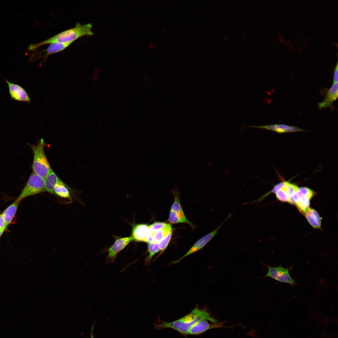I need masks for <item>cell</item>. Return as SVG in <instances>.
Returning a JSON list of instances; mask_svg holds the SVG:
<instances>
[{"label": "cell", "mask_w": 338, "mask_h": 338, "mask_svg": "<svg viewBox=\"0 0 338 338\" xmlns=\"http://www.w3.org/2000/svg\"><path fill=\"white\" fill-rule=\"evenodd\" d=\"M167 223L161 222H156L149 226V231L153 233L154 232L164 227Z\"/></svg>", "instance_id": "26"}, {"label": "cell", "mask_w": 338, "mask_h": 338, "mask_svg": "<svg viewBox=\"0 0 338 338\" xmlns=\"http://www.w3.org/2000/svg\"><path fill=\"white\" fill-rule=\"evenodd\" d=\"M92 27V25L90 23L82 24L77 23L73 28L63 31L42 42L30 44L28 48V50H34L43 45L52 43L73 42L82 36L92 35L93 33L91 30Z\"/></svg>", "instance_id": "2"}, {"label": "cell", "mask_w": 338, "mask_h": 338, "mask_svg": "<svg viewBox=\"0 0 338 338\" xmlns=\"http://www.w3.org/2000/svg\"><path fill=\"white\" fill-rule=\"evenodd\" d=\"M171 210L175 212L183 223H187L191 227L192 224L186 217L180 203L179 195L177 193H174V200L171 207Z\"/></svg>", "instance_id": "18"}, {"label": "cell", "mask_w": 338, "mask_h": 338, "mask_svg": "<svg viewBox=\"0 0 338 338\" xmlns=\"http://www.w3.org/2000/svg\"><path fill=\"white\" fill-rule=\"evenodd\" d=\"M60 180L59 178L53 170L44 178L46 191L53 194L55 186Z\"/></svg>", "instance_id": "19"}, {"label": "cell", "mask_w": 338, "mask_h": 338, "mask_svg": "<svg viewBox=\"0 0 338 338\" xmlns=\"http://www.w3.org/2000/svg\"><path fill=\"white\" fill-rule=\"evenodd\" d=\"M147 249L149 254L145 259V264H146L150 263L153 256L160 251L158 243L155 242L148 243Z\"/></svg>", "instance_id": "21"}, {"label": "cell", "mask_w": 338, "mask_h": 338, "mask_svg": "<svg viewBox=\"0 0 338 338\" xmlns=\"http://www.w3.org/2000/svg\"><path fill=\"white\" fill-rule=\"evenodd\" d=\"M4 231L0 229V237H1V236L3 232H4Z\"/></svg>", "instance_id": "31"}, {"label": "cell", "mask_w": 338, "mask_h": 338, "mask_svg": "<svg viewBox=\"0 0 338 338\" xmlns=\"http://www.w3.org/2000/svg\"><path fill=\"white\" fill-rule=\"evenodd\" d=\"M304 214L308 223L314 228H321L320 218L316 211L313 208H309Z\"/></svg>", "instance_id": "16"}, {"label": "cell", "mask_w": 338, "mask_h": 338, "mask_svg": "<svg viewBox=\"0 0 338 338\" xmlns=\"http://www.w3.org/2000/svg\"><path fill=\"white\" fill-rule=\"evenodd\" d=\"M7 227L2 214H0V229L4 231Z\"/></svg>", "instance_id": "30"}, {"label": "cell", "mask_w": 338, "mask_h": 338, "mask_svg": "<svg viewBox=\"0 0 338 338\" xmlns=\"http://www.w3.org/2000/svg\"><path fill=\"white\" fill-rule=\"evenodd\" d=\"M172 231V230L171 225L167 224L164 227L155 232L153 233L154 242L158 243Z\"/></svg>", "instance_id": "20"}, {"label": "cell", "mask_w": 338, "mask_h": 338, "mask_svg": "<svg viewBox=\"0 0 338 338\" xmlns=\"http://www.w3.org/2000/svg\"><path fill=\"white\" fill-rule=\"evenodd\" d=\"M283 187L275 193L276 197L280 201L284 202H289V197Z\"/></svg>", "instance_id": "25"}, {"label": "cell", "mask_w": 338, "mask_h": 338, "mask_svg": "<svg viewBox=\"0 0 338 338\" xmlns=\"http://www.w3.org/2000/svg\"><path fill=\"white\" fill-rule=\"evenodd\" d=\"M283 188L290 198L299 189V187L295 184L287 181Z\"/></svg>", "instance_id": "23"}, {"label": "cell", "mask_w": 338, "mask_h": 338, "mask_svg": "<svg viewBox=\"0 0 338 338\" xmlns=\"http://www.w3.org/2000/svg\"><path fill=\"white\" fill-rule=\"evenodd\" d=\"M338 61H337L336 65L335 67V68L334 70L333 76V83H338Z\"/></svg>", "instance_id": "29"}, {"label": "cell", "mask_w": 338, "mask_h": 338, "mask_svg": "<svg viewBox=\"0 0 338 338\" xmlns=\"http://www.w3.org/2000/svg\"><path fill=\"white\" fill-rule=\"evenodd\" d=\"M144 242L148 243L154 242L153 236V233L149 232V230L148 233L145 238Z\"/></svg>", "instance_id": "28"}, {"label": "cell", "mask_w": 338, "mask_h": 338, "mask_svg": "<svg viewBox=\"0 0 338 338\" xmlns=\"http://www.w3.org/2000/svg\"><path fill=\"white\" fill-rule=\"evenodd\" d=\"M226 321L210 323L208 321L203 320L198 321L192 325L189 330L187 335H197L204 333L210 329L221 327H230L233 326H225L224 325Z\"/></svg>", "instance_id": "9"}, {"label": "cell", "mask_w": 338, "mask_h": 338, "mask_svg": "<svg viewBox=\"0 0 338 338\" xmlns=\"http://www.w3.org/2000/svg\"><path fill=\"white\" fill-rule=\"evenodd\" d=\"M93 330H92V332L91 333V338H94V336H93Z\"/></svg>", "instance_id": "32"}, {"label": "cell", "mask_w": 338, "mask_h": 338, "mask_svg": "<svg viewBox=\"0 0 338 338\" xmlns=\"http://www.w3.org/2000/svg\"><path fill=\"white\" fill-rule=\"evenodd\" d=\"M231 216L230 213L226 219L220 225L213 231L202 237L197 240L191 247L190 249L184 254L177 260L174 261L173 263H177L184 258L201 249L207 244L217 234L220 228L225 222Z\"/></svg>", "instance_id": "7"}, {"label": "cell", "mask_w": 338, "mask_h": 338, "mask_svg": "<svg viewBox=\"0 0 338 338\" xmlns=\"http://www.w3.org/2000/svg\"><path fill=\"white\" fill-rule=\"evenodd\" d=\"M46 191L44 178L33 172L16 200L21 202L27 197Z\"/></svg>", "instance_id": "4"}, {"label": "cell", "mask_w": 338, "mask_h": 338, "mask_svg": "<svg viewBox=\"0 0 338 338\" xmlns=\"http://www.w3.org/2000/svg\"><path fill=\"white\" fill-rule=\"evenodd\" d=\"M268 271L265 276L270 277L278 281L289 284L291 286L296 284L295 280L291 276L289 269L284 268L281 266L276 267L268 266Z\"/></svg>", "instance_id": "6"}, {"label": "cell", "mask_w": 338, "mask_h": 338, "mask_svg": "<svg viewBox=\"0 0 338 338\" xmlns=\"http://www.w3.org/2000/svg\"><path fill=\"white\" fill-rule=\"evenodd\" d=\"M53 194L58 198L68 199L71 202L74 198L72 190L61 179L55 186Z\"/></svg>", "instance_id": "14"}, {"label": "cell", "mask_w": 338, "mask_h": 338, "mask_svg": "<svg viewBox=\"0 0 338 338\" xmlns=\"http://www.w3.org/2000/svg\"><path fill=\"white\" fill-rule=\"evenodd\" d=\"M172 231H171L164 238L158 243V246L161 253H162L167 248L170 241L172 235Z\"/></svg>", "instance_id": "24"}, {"label": "cell", "mask_w": 338, "mask_h": 338, "mask_svg": "<svg viewBox=\"0 0 338 338\" xmlns=\"http://www.w3.org/2000/svg\"><path fill=\"white\" fill-rule=\"evenodd\" d=\"M148 230L149 226L146 224L136 225L132 228L131 237L136 241L144 242Z\"/></svg>", "instance_id": "15"}, {"label": "cell", "mask_w": 338, "mask_h": 338, "mask_svg": "<svg viewBox=\"0 0 338 338\" xmlns=\"http://www.w3.org/2000/svg\"><path fill=\"white\" fill-rule=\"evenodd\" d=\"M45 145L43 138L36 145H29L33 155V172L44 178L53 171L44 151Z\"/></svg>", "instance_id": "3"}, {"label": "cell", "mask_w": 338, "mask_h": 338, "mask_svg": "<svg viewBox=\"0 0 338 338\" xmlns=\"http://www.w3.org/2000/svg\"><path fill=\"white\" fill-rule=\"evenodd\" d=\"M73 42L68 43H52L50 44L48 47L44 50L37 52L35 54H32L35 55V58L44 57L45 59L47 56L50 55L60 52L66 48Z\"/></svg>", "instance_id": "13"}, {"label": "cell", "mask_w": 338, "mask_h": 338, "mask_svg": "<svg viewBox=\"0 0 338 338\" xmlns=\"http://www.w3.org/2000/svg\"><path fill=\"white\" fill-rule=\"evenodd\" d=\"M249 127L264 129L274 131L280 134L288 132L306 131L297 127L284 124H276L260 126H250Z\"/></svg>", "instance_id": "11"}, {"label": "cell", "mask_w": 338, "mask_h": 338, "mask_svg": "<svg viewBox=\"0 0 338 338\" xmlns=\"http://www.w3.org/2000/svg\"><path fill=\"white\" fill-rule=\"evenodd\" d=\"M132 240L131 236L116 239L108 249V260L111 262L114 261L118 253L124 249Z\"/></svg>", "instance_id": "10"}, {"label": "cell", "mask_w": 338, "mask_h": 338, "mask_svg": "<svg viewBox=\"0 0 338 338\" xmlns=\"http://www.w3.org/2000/svg\"><path fill=\"white\" fill-rule=\"evenodd\" d=\"M315 194V192L308 187H299L289 198V202L295 205L300 212L304 214L310 208V200Z\"/></svg>", "instance_id": "5"}, {"label": "cell", "mask_w": 338, "mask_h": 338, "mask_svg": "<svg viewBox=\"0 0 338 338\" xmlns=\"http://www.w3.org/2000/svg\"><path fill=\"white\" fill-rule=\"evenodd\" d=\"M168 221L173 224L183 223V221L179 218L177 214L171 210L169 214Z\"/></svg>", "instance_id": "27"}, {"label": "cell", "mask_w": 338, "mask_h": 338, "mask_svg": "<svg viewBox=\"0 0 338 338\" xmlns=\"http://www.w3.org/2000/svg\"><path fill=\"white\" fill-rule=\"evenodd\" d=\"M338 83H333L331 87L326 92L324 100L318 103V106L320 109L328 107L333 108L332 104L338 98Z\"/></svg>", "instance_id": "12"}, {"label": "cell", "mask_w": 338, "mask_h": 338, "mask_svg": "<svg viewBox=\"0 0 338 338\" xmlns=\"http://www.w3.org/2000/svg\"><path fill=\"white\" fill-rule=\"evenodd\" d=\"M203 320L214 323L218 322L207 310L196 308L188 314L175 321L169 322L162 320L156 324L155 328L157 330L172 329L186 336L192 325L198 321Z\"/></svg>", "instance_id": "1"}, {"label": "cell", "mask_w": 338, "mask_h": 338, "mask_svg": "<svg viewBox=\"0 0 338 338\" xmlns=\"http://www.w3.org/2000/svg\"><path fill=\"white\" fill-rule=\"evenodd\" d=\"M287 182V181H283L276 184L274 186V187L271 190L264 194L259 198L253 202H251L252 203L256 202H258L259 203H260L270 194L271 193L275 194L276 192L282 188L284 186Z\"/></svg>", "instance_id": "22"}, {"label": "cell", "mask_w": 338, "mask_h": 338, "mask_svg": "<svg viewBox=\"0 0 338 338\" xmlns=\"http://www.w3.org/2000/svg\"><path fill=\"white\" fill-rule=\"evenodd\" d=\"M7 84L11 99L14 100L30 103L31 98L25 90L21 85L4 78Z\"/></svg>", "instance_id": "8"}, {"label": "cell", "mask_w": 338, "mask_h": 338, "mask_svg": "<svg viewBox=\"0 0 338 338\" xmlns=\"http://www.w3.org/2000/svg\"><path fill=\"white\" fill-rule=\"evenodd\" d=\"M20 202L16 200L8 207L1 214L7 227L12 221Z\"/></svg>", "instance_id": "17"}]
</instances>
